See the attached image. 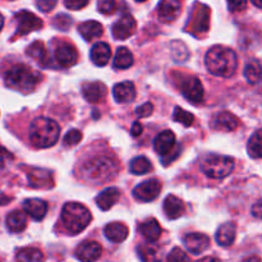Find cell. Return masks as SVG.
Returning a JSON list of instances; mask_svg holds the SVG:
<instances>
[{"mask_svg":"<svg viewBox=\"0 0 262 262\" xmlns=\"http://www.w3.org/2000/svg\"><path fill=\"white\" fill-rule=\"evenodd\" d=\"M248 154L253 159H261V130H256L247 145Z\"/></svg>","mask_w":262,"mask_h":262,"instance_id":"cell-36","label":"cell"},{"mask_svg":"<svg viewBox=\"0 0 262 262\" xmlns=\"http://www.w3.org/2000/svg\"><path fill=\"white\" fill-rule=\"evenodd\" d=\"M3 26H4V17H3V15L0 14V31H2Z\"/></svg>","mask_w":262,"mask_h":262,"instance_id":"cell-53","label":"cell"},{"mask_svg":"<svg viewBox=\"0 0 262 262\" xmlns=\"http://www.w3.org/2000/svg\"><path fill=\"white\" fill-rule=\"evenodd\" d=\"M82 132L78 129H71L64 136V145L66 146H76L81 142Z\"/></svg>","mask_w":262,"mask_h":262,"instance_id":"cell-39","label":"cell"},{"mask_svg":"<svg viewBox=\"0 0 262 262\" xmlns=\"http://www.w3.org/2000/svg\"><path fill=\"white\" fill-rule=\"evenodd\" d=\"M138 256L142 262H160V252L156 247L150 245H142L137 248Z\"/></svg>","mask_w":262,"mask_h":262,"instance_id":"cell-34","label":"cell"},{"mask_svg":"<svg viewBox=\"0 0 262 262\" xmlns=\"http://www.w3.org/2000/svg\"><path fill=\"white\" fill-rule=\"evenodd\" d=\"M15 20H17V36H25L28 33L37 31L42 27V20L35 15L33 13L28 12V10H20L15 14Z\"/></svg>","mask_w":262,"mask_h":262,"instance_id":"cell-8","label":"cell"},{"mask_svg":"<svg viewBox=\"0 0 262 262\" xmlns=\"http://www.w3.org/2000/svg\"><path fill=\"white\" fill-rule=\"evenodd\" d=\"M142 130H143V127L140 122H135L133 123L132 128H130V133H132V136H135V137L140 136L141 133H142Z\"/></svg>","mask_w":262,"mask_h":262,"instance_id":"cell-47","label":"cell"},{"mask_svg":"<svg viewBox=\"0 0 262 262\" xmlns=\"http://www.w3.org/2000/svg\"><path fill=\"white\" fill-rule=\"evenodd\" d=\"M91 212L83 205L77 202H68L61 210V223L67 232L71 234H79L91 223Z\"/></svg>","mask_w":262,"mask_h":262,"instance_id":"cell-5","label":"cell"},{"mask_svg":"<svg viewBox=\"0 0 262 262\" xmlns=\"http://www.w3.org/2000/svg\"><path fill=\"white\" fill-rule=\"evenodd\" d=\"M253 4L256 5L257 8H261L262 7V0H252Z\"/></svg>","mask_w":262,"mask_h":262,"instance_id":"cell-52","label":"cell"},{"mask_svg":"<svg viewBox=\"0 0 262 262\" xmlns=\"http://www.w3.org/2000/svg\"><path fill=\"white\" fill-rule=\"evenodd\" d=\"M182 12L181 0H161L159 4V18L161 22L170 23L179 17Z\"/></svg>","mask_w":262,"mask_h":262,"instance_id":"cell-13","label":"cell"},{"mask_svg":"<svg viewBox=\"0 0 262 262\" xmlns=\"http://www.w3.org/2000/svg\"><path fill=\"white\" fill-rule=\"evenodd\" d=\"M120 197V191L115 187H110L102 191L99 196L96 197V204L102 211H107L112 209L115 204L118 202Z\"/></svg>","mask_w":262,"mask_h":262,"instance_id":"cell-23","label":"cell"},{"mask_svg":"<svg viewBox=\"0 0 262 262\" xmlns=\"http://www.w3.org/2000/svg\"><path fill=\"white\" fill-rule=\"evenodd\" d=\"M105 237L110 241V242L114 243H120L124 242L127 239L128 234H129V230L122 223H110L105 227L104 229Z\"/></svg>","mask_w":262,"mask_h":262,"instance_id":"cell-22","label":"cell"},{"mask_svg":"<svg viewBox=\"0 0 262 262\" xmlns=\"http://www.w3.org/2000/svg\"><path fill=\"white\" fill-rule=\"evenodd\" d=\"M173 119L176 120V122L183 124L184 127H191L194 122V115L191 114V113L186 112V110L182 109V107L177 106L176 110H174Z\"/></svg>","mask_w":262,"mask_h":262,"instance_id":"cell-37","label":"cell"},{"mask_svg":"<svg viewBox=\"0 0 262 262\" xmlns=\"http://www.w3.org/2000/svg\"><path fill=\"white\" fill-rule=\"evenodd\" d=\"M26 53H27V55H30L31 58L40 61L41 66H46V64H48L49 55L48 53H46L45 45H43L41 41H35V42L31 43L27 48V50H26Z\"/></svg>","mask_w":262,"mask_h":262,"instance_id":"cell-30","label":"cell"},{"mask_svg":"<svg viewBox=\"0 0 262 262\" xmlns=\"http://www.w3.org/2000/svg\"><path fill=\"white\" fill-rule=\"evenodd\" d=\"M179 89H181L182 95L193 104H199L204 99V87L196 77H187L182 79Z\"/></svg>","mask_w":262,"mask_h":262,"instance_id":"cell-9","label":"cell"},{"mask_svg":"<svg viewBox=\"0 0 262 262\" xmlns=\"http://www.w3.org/2000/svg\"><path fill=\"white\" fill-rule=\"evenodd\" d=\"M161 191V183L158 179H148L143 183L138 184L135 189H133V196L137 201L141 202H150L154 201L156 197L160 194Z\"/></svg>","mask_w":262,"mask_h":262,"instance_id":"cell-10","label":"cell"},{"mask_svg":"<svg viewBox=\"0 0 262 262\" xmlns=\"http://www.w3.org/2000/svg\"><path fill=\"white\" fill-rule=\"evenodd\" d=\"M112 56V49L106 42H97L91 49V59L97 67L106 66Z\"/></svg>","mask_w":262,"mask_h":262,"instance_id":"cell-26","label":"cell"},{"mask_svg":"<svg viewBox=\"0 0 262 262\" xmlns=\"http://www.w3.org/2000/svg\"><path fill=\"white\" fill-rule=\"evenodd\" d=\"M27 227L26 214L22 211H12L7 216V228L12 233H20Z\"/></svg>","mask_w":262,"mask_h":262,"instance_id":"cell-29","label":"cell"},{"mask_svg":"<svg viewBox=\"0 0 262 262\" xmlns=\"http://www.w3.org/2000/svg\"><path fill=\"white\" fill-rule=\"evenodd\" d=\"M136 27H137V25H136L135 18L129 14H125L113 25V36L117 40H125L136 32Z\"/></svg>","mask_w":262,"mask_h":262,"instance_id":"cell-11","label":"cell"},{"mask_svg":"<svg viewBox=\"0 0 262 262\" xmlns=\"http://www.w3.org/2000/svg\"><path fill=\"white\" fill-rule=\"evenodd\" d=\"M205 64L210 73L229 78L237 71L238 59L234 50L225 46H212L205 56Z\"/></svg>","mask_w":262,"mask_h":262,"instance_id":"cell-2","label":"cell"},{"mask_svg":"<svg viewBox=\"0 0 262 262\" xmlns=\"http://www.w3.org/2000/svg\"><path fill=\"white\" fill-rule=\"evenodd\" d=\"M55 60L58 61L59 66L64 67V68H69V67H73L77 63L78 54H77L74 46L69 45V43H60L55 49Z\"/></svg>","mask_w":262,"mask_h":262,"instance_id":"cell-16","label":"cell"},{"mask_svg":"<svg viewBox=\"0 0 262 262\" xmlns=\"http://www.w3.org/2000/svg\"><path fill=\"white\" fill-rule=\"evenodd\" d=\"M129 169L135 176H143V174L152 170V164L145 156H138V158H135L130 161Z\"/></svg>","mask_w":262,"mask_h":262,"instance_id":"cell-33","label":"cell"},{"mask_svg":"<svg viewBox=\"0 0 262 262\" xmlns=\"http://www.w3.org/2000/svg\"><path fill=\"white\" fill-rule=\"evenodd\" d=\"M78 31L86 41H92L95 38H99L102 35V32H104L102 25L96 22V20H86L82 25H79Z\"/></svg>","mask_w":262,"mask_h":262,"instance_id":"cell-27","label":"cell"},{"mask_svg":"<svg viewBox=\"0 0 262 262\" xmlns=\"http://www.w3.org/2000/svg\"><path fill=\"white\" fill-rule=\"evenodd\" d=\"M262 204H261V201H258V202H256L255 204V206L252 207V212H253V215H255L256 217H260L261 216V212H262Z\"/></svg>","mask_w":262,"mask_h":262,"instance_id":"cell-48","label":"cell"},{"mask_svg":"<svg viewBox=\"0 0 262 262\" xmlns=\"http://www.w3.org/2000/svg\"><path fill=\"white\" fill-rule=\"evenodd\" d=\"M210 27V9L209 7L204 4H194L193 14H192L191 19H189V28L193 35H202V33L207 32Z\"/></svg>","mask_w":262,"mask_h":262,"instance_id":"cell-7","label":"cell"},{"mask_svg":"<svg viewBox=\"0 0 262 262\" xmlns=\"http://www.w3.org/2000/svg\"><path fill=\"white\" fill-rule=\"evenodd\" d=\"M187 250L193 255H201L210 247V238L202 233H189L183 239Z\"/></svg>","mask_w":262,"mask_h":262,"instance_id":"cell-14","label":"cell"},{"mask_svg":"<svg viewBox=\"0 0 262 262\" xmlns=\"http://www.w3.org/2000/svg\"><path fill=\"white\" fill-rule=\"evenodd\" d=\"M133 64V54L130 53L129 49L119 48L117 50V54H115L114 58V67L118 69H127L129 67H132Z\"/></svg>","mask_w":262,"mask_h":262,"instance_id":"cell-32","label":"cell"},{"mask_svg":"<svg viewBox=\"0 0 262 262\" xmlns=\"http://www.w3.org/2000/svg\"><path fill=\"white\" fill-rule=\"evenodd\" d=\"M28 184L32 188H50L53 187V174L46 169H31L27 174Z\"/></svg>","mask_w":262,"mask_h":262,"instance_id":"cell-15","label":"cell"},{"mask_svg":"<svg viewBox=\"0 0 262 262\" xmlns=\"http://www.w3.org/2000/svg\"><path fill=\"white\" fill-rule=\"evenodd\" d=\"M25 212H27V215H30L33 220H42L45 217L46 212H48V205L46 202H43L42 200L38 199H28L26 200L25 204Z\"/></svg>","mask_w":262,"mask_h":262,"instance_id":"cell-21","label":"cell"},{"mask_svg":"<svg viewBox=\"0 0 262 262\" xmlns=\"http://www.w3.org/2000/svg\"><path fill=\"white\" fill-rule=\"evenodd\" d=\"M13 161V155L4 148L3 146H0V173L5 170V169L9 166V164Z\"/></svg>","mask_w":262,"mask_h":262,"instance_id":"cell-41","label":"cell"},{"mask_svg":"<svg viewBox=\"0 0 262 262\" xmlns=\"http://www.w3.org/2000/svg\"><path fill=\"white\" fill-rule=\"evenodd\" d=\"M166 262H189V257L182 248L176 247L169 253Z\"/></svg>","mask_w":262,"mask_h":262,"instance_id":"cell-38","label":"cell"},{"mask_svg":"<svg viewBox=\"0 0 262 262\" xmlns=\"http://www.w3.org/2000/svg\"><path fill=\"white\" fill-rule=\"evenodd\" d=\"M72 25V19L69 15L67 14H59L56 15L55 19H54V26L59 28V30H67L69 26Z\"/></svg>","mask_w":262,"mask_h":262,"instance_id":"cell-42","label":"cell"},{"mask_svg":"<svg viewBox=\"0 0 262 262\" xmlns=\"http://www.w3.org/2000/svg\"><path fill=\"white\" fill-rule=\"evenodd\" d=\"M136 2H140V3H142V2H146V0H136Z\"/></svg>","mask_w":262,"mask_h":262,"instance_id":"cell-54","label":"cell"},{"mask_svg":"<svg viewBox=\"0 0 262 262\" xmlns=\"http://www.w3.org/2000/svg\"><path fill=\"white\" fill-rule=\"evenodd\" d=\"M230 12H242L247 7V0H227Z\"/></svg>","mask_w":262,"mask_h":262,"instance_id":"cell-44","label":"cell"},{"mask_svg":"<svg viewBox=\"0 0 262 262\" xmlns=\"http://www.w3.org/2000/svg\"><path fill=\"white\" fill-rule=\"evenodd\" d=\"M237 234V227L234 223H225L217 229L216 232V242L223 247H229L233 245Z\"/></svg>","mask_w":262,"mask_h":262,"instance_id":"cell-24","label":"cell"},{"mask_svg":"<svg viewBox=\"0 0 262 262\" xmlns=\"http://www.w3.org/2000/svg\"><path fill=\"white\" fill-rule=\"evenodd\" d=\"M140 232L148 242H156L161 237V227L156 219H148L140 225Z\"/></svg>","mask_w":262,"mask_h":262,"instance_id":"cell-28","label":"cell"},{"mask_svg":"<svg viewBox=\"0 0 262 262\" xmlns=\"http://www.w3.org/2000/svg\"><path fill=\"white\" fill-rule=\"evenodd\" d=\"M59 135H60V128L58 123L43 117L32 120L28 129L30 142L37 148H48L54 146L58 141Z\"/></svg>","mask_w":262,"mask_h":262,"instance_id":"cell-3","label":"cell"},{"mask_svg":"<svg viewBox=\"0 0 262 262\" xmlns=\"http://www.w3.org/2000/svg\"><path fill=\"white\" fill-rule=\"evenodd\" d=\"M42 79V74L26 64H17L5 73L8 87L20 92H31Z\"/></svg>","mask_w":262,"mask_h":262,"instance_id":"cell-4","label":"cell"},{"mask_svg":"<svg viewBox=\"0 0 262 262\" xmlns=\"http://www.w3.org/2000/svg\"><path fill=\"white\" fill-rule=\"evenodd\" d=\"M102 248L95 241L82 242L76 250V256L81 262H95L101 257Z\"/></svg>","mask_w":262,"mask_h":262,"instance_id":"cell-12","label":"cell"},{"mask_svg":"<svg viewBox=\"0 0 262 262\" xmlns=\"http://www.w3.org/2000/svg\"><path fill=\"white\" fill-rule=\"evenodd\" d=\"M15 258H17V262H42L43 253L38 248H22L17 252Z\"/></svg>","mask_w":262,"mask_h":262,"instance_id":"cell-31","label":"cell"},{"mask_svg":"<svg viewBox=\"0 0 262 262\" xmlns=\"http://www.w3.org/2000/svg\"><path fill=\"white\" fill-rule=\"evenodd\" d=\"M152 112H154V105L151 104V102H145V104L141 105V106H138L137 109H136V114H137L140 118L148 117V115L152 114Z\"/></svg>","mask_w":262,"mask_h":262,"instance_id":"cell-45","label":"cell"},{"mask_svg":"<svg viewBox=\"0 0 262 262\" xmlns=\"http://www.w3.org/2000/svg\"><path fill=\"white\" fill-rule=\"evenodd\" d=\"M197 262H222V261L217 260V258L215 257H205V258H201V260H199Z\"/></svg>","mask_w":262,"mask_h":262,"instance_id":"cell-50","label":"cell"},{"mask_svg":"<svg viewBox=\"0 0 262 262\" xmlns=\"http://www.w3.org/2000/svg\"><path fill=\"white\" fill-rule=\"evenodd\" d=\"M238 125H239V120H238V118L229 112L219 113L214 119V128H216V129H220V130H224V132L234 130Z\"/></svg>","mask_w":262,"mask_h":262,"instance_id":"cell-25","label":"cell"},{"mask_svg":"<svg viewBox=\"0 0 262 262\" xmlns=\"http://www.w3.org/2000/svg\"><path fill=\"white\" fill-rule=\"evenodd\" d=\"M89 2L90 0H64V4H66V7L68 9L78 10L86 7L89 4Z\"/></svg>","mask_w":262,"mask_h":262,"instance_id":"cell-46","label":"cell"},{"mask_svg":"<svg viewBox=\"0 0 262 262\" xmlns=\"http://www.w3.org/2000/svg\"><path fill=\"white\" fill-rule=\"evenodd\" d=\"M10 201H12V197H8L7 194L0 192V205H8Z\"/></svg>","mask_w":262,"mask_h":262,"instance_id":"cell-49","label":"cell"},{"mask_svg":"<svg viewBox=\"0 0 262 262\" xmlns=\"http://www.w3.org/2000/svg\"><path fill=\"white\" fill-rule=\"evenodd\" d=\"M81 177L94 184H102L114 178L119 171V164L107 155L95 156L81 166Z\"/></svg>","mask_w":262,"mask_h":262,"instance_id":"cell-1","label":"cell"},{"mask_svg":"<svg viewBox=\"0 0 262 262\" xmlns=\"http://www.w3.org/2000/svg\"><path fill=\"white\" fill-rule=\"evenodd\" d=\"M113 96H114L115 101L120 102V104L133 101L136 97V87L133 82L125 81L115 84L113 89Z\"/></svg>","mask_w":262,"mask_h":262,"instance_id":"cell-19","label":"cell"},{"mask_svg":"<svg viewBox=\"0 0 262 262\" xmlns=\"http://www.w3.org/2000/svg\"><path fill=\"white\" fill-rule=\"evenodd\" d=\"M155 151L161 156H165L176 147V135L171 130H164L156 136L154 141Z\"/></svg>","mask_w":262,"mask_h":262,"instance_id":"cell-18","label":"cell"},{"mask_svg":"<svg viewBox=\"0 0 262 262\" xmlns=\"http://www.w3.org/2000/svg\"><path fill=\"white\" fill-rule=\"evenodd\" d=\"M184 210H186L184 202L174 194H169L164 201V211L168 219H178L184 214Z\"/></svg>","mask_w":262,"mask_h":262,"instance_id":"cell-20","label":"cell"},{"mask_svg":"<svg viewBox=\"0 0 262 262\" xmlns=\"http://www.w3.org/2000/svg\"><path fill=\"white\" fill-rule=\"evenodd\" d=\"M245 77L250 83H256L260 81L261 77V66L257 60H252L246 66Z\"/></svg>","mask_w":262,"mask_h":262,"instance_id":"cell-35","label":"cell"},{"mask_svg":"<svg viewBox=\"0 0 262 262\" xmlns=\"http://www.w3.org/2000/svg\"><path fill=\"white\" fill-rule=\"evenodd\" d=\"M243 262H261V258L258 256H252V257H248L246 258Z\"/></svg>","mask_w":262,"mask_h":262,"instance_id":"cell-51","label":"cell"},{"mask_svg":"<svg viewBox=\"0 0 262 262\" xmlns=\"http://www.w3.org/2000/svg\"><path fill=\"white\" fill-rule=\"evenodd\" d=\"M234 169V159L224 155H209L201 163V170L209 178L223 179Z\"/></svg>","mask_w":262,"mask_h":262,"instance_id":"cell-6","label":"cell"},{"mask_svg":"<svg viewBox=\"0 0 262 262\" xmlns=\"http://www.w3.org/2000/svg\"><path fill=\"white\" fill-rule=\"evenodd\" d=\"M117 7V2L115 0H99L97 2V9L102 14H112Z\"/></svg>","mask_w":262,"mask_h":262,"instance_id":"cell-40","label":"cell"},{"mask_svg":"<svg viewBox=\"0 0 262 262\" xmlns=\"http://www.w3.org/2000/svg\"><path fill=\"white\" fill-rule=\"evenodd\" d=\"M56 3H58V0H36V5L43 13L51 12L55 8Z\"/></svg>","mask_w":262,"mask_h":262,"instance_id":"cell-43","label":"cell"},{"mask_svg":"<svg viewBox=\"0 0 262 262\" xmlns=\"http://www.w3.org/2000/svg\"><path fill=\"white\" fill-rule=\"evenodd\" d=\"M107 89L102 82H86L82 84V94L87 101L96 104L106 96Z\"/></svg>","mask_w":262,"mask_h":262,"instance_id":"cell-17","label":"cell"}]
</instances>
